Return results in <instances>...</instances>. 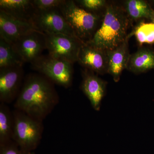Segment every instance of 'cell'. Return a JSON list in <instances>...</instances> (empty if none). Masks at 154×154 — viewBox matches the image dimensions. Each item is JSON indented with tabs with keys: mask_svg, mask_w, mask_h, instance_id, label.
I'll return each mask as SVG.
<instances>
[{
	"mask_svg": "<svg viewBox=\"0 0 154 154\" xmlns=\"http://www.w3.org/2000/svg\"><path fill=\"white\" fill-rule=\"evenodd\" d=\"M58 102V95L54 83L43 75L31 73L24 79L14 107L43 121Z\"/></svg>",
	"mask_w": 154,
	"mask_h": 154,
	"instance_id": "cell-1",
	"label": "cell"
},
{
	"mask_svg": "<svg viewBox=\"0 0 154 154\" xmlns=\"http://www.w3.org/2000/svg\"><path fill=\"white\" fill-rule=\"evenodd\" d=\"M132 26L121 2L108 1L102 24L86 44L103 50L113 49L129 38L128 31Z\"/></svg>",
	"mask_w": 154,
	"mask_h": 154,
	"instance_id": "cell-2",
	"label": "cell"
},
{
	"mask_svg": "<svg viewBox=\"0 0 154 154\" xmlns=\"http://www.w3.org/2000/svg\"><path fill=\"white\" fill-rule=\"evenodd\" d=\"M60 9L75 36L85 44L94 37L104 16L85 11L73 0H65Z\"/></svg>",
	"mask_w": 154,
	"mask_h": 154,
	"instance_id": "cell-3",
	"label": "cell"
},
{
	"mask_svg": "<svg viewBox=\"0 0 154 154\" xmlns=\"http://www.w3.org/2000/svg\"><path fill=\"white\" fill-rule=\"evenodd\" d=\"M13 141L20 148L32 152L40 143L43 134V121L17 109L13 110Z\"/></svg>",
	"mask_w": 154,
	"mask_h": 154,
	"instance_id": "cell-4",
	"label": "cell"
},
{
	"mask_svg": "<svg viewBox=\"0 0 154 154\" xmlns=\"http://www.w3.org/2000/svg\"><path fill=\"white\" fill-rule=\"evenodd\" d=\"M32 68L54 84L68 88L71 86L73 64L49 55H42L32 63Z\"/></svg>",
	"mask_w": 154,
	"mask_h": 154,
	"instance_id": "cell-5",
	"label": "cell"
},
{
	"mask_svg": "<svg viewBox=\"0 0 154 154\" xmlns=\"http://www.w3.org/2000/svg\"><path fill=\"white\" fill-rule=\"evenodd\" d=\"M45 35L49 55L72 64L77 62L80 48L85 44L78 37L63 34Z\"/></svg>",
	"mask_w": 154,
	"mask_h": 154,
	"instance_id": "cell-6",
	"label": "cell"
},
{
	"mask_svg": "<svg viewBox=\"0 0 154 154\" xmlns=\"http://www.w3.org/2000/svg\"><path fill=\"white\" fill-rule=\"evenodd\" d=\"M29 22L35 30L44 33L63 34L77 37L60 8L36 10Z\"/></svg>",
	"mask_w": 154,
	"mask_h": 154,
	"instance_id": "cell-7",
	"label": "cell"
},
{
	"mask_svg": "<svg viewBox=\"0 0 154 154\" xmlns=\"http://www.w3.org/2000/svg\"><path fill=\"white\" fill-rule=\"evenodd\" d=\"M23 66L0 69V102L8 104L16 101L24 81Z\"/></svg>",
	"mask_w": 154,
	"mask_h": 154,
	"instance_id": "cell-8",
	"label": "cell"
},
{
	"mask_svg": "<svg viewBox=\"0 0 154 154\" xmlns=\"http://www.w3.org/2000/svg\"><path fill=\"white\" fill-rule=\"evenodd\" d=\"M14 50L25 63H32L46 49L45 33L33 30L12 44Z\"/></svg>",
	"mask_w": 154,
	"mask_h": 154,
	"instance_id": "cell-9",
	"label": "cell"
},
{
	"mask_svg": "<svg viewBox=\"0 0 154 154\" xmlns=\"http://www.w3.org/2000/svg\"><path fill=\"white\" fill-rule=\"evenodd\" d=\"M81 89L89 99L94 110L99 111L106 94L107 82L94 72L85 69L82 73Z\"/></svg>",
	"mask_w": 154,
	"mask_h": 154,
	"instance_id": "cell-10",
	"label": "cell"
},
{
	"mask_svg": "<svg viewBox=\"0 0 154 154\" xmlns=\"http://www.w3.org/2000/svg\"><path fill=\"white\" fill-rule=\"evenodd\" d=\"M77 62L85 69L97 75L108 74L106 51L84 44L80 48Z\"/></svg>",
	"mask_w": 154,
	"mask_h": 154,
	"instance_id": "cell-11",
	"label": "cell"
},
{
	"mask_svg": "<svg viewBox=\"0 0 154 154\" xmlns=\"http://www.w3.org/2000/svg\"><path fill=\"white\" fill-rule=\"evenodd\" d=\"M36 30L30 22L0 11V38L13 44L20 38Z\"/></svg>",
	"mask_w": 154,
	"mask_h": 154,
	"instance_id": "cell-12",
	"label": "cell"
},
{
	"mask_svg": "<svg viewBox=\"0 0 154 154\" xmlns=\"http://www.w3.org/2000/svg\"><path fill=\"white\" fill-rule=\"evenodd\" d=\"M129 38L113 49L106 51L108 59V74L115 82H119L122 72L126 69L130 56Z\"/></svg>",
	"mask_w": 154,
	"mask_h": 154,
	"instance_id": "cell-13",
	"label": "cell"
},
{
	"mask_svg": "<svg viewBox=\"0 0 154 154\" xmlns=\"http://www.w3.org/2000/svg\"><path fill=\"white\" fill-rule=\"evenodd\" d=\"M126 69L136 75L154 69V48L139 46L136 51L130 54Z\"/></svg>",
	"mask_w": 154,
	"mask_h": 154,
	"instance_id": "cell-14",
	"label": "cell"
},
{
	"mask_svg": "<svg viewBox=\"0 0 154 154\" xmlns=\"http://www.w3.org/2000/svg\"><path fill=\"white\" fill-rule=\"evenodd\" d=\"M0 11L29 22L36 9L32 0H1Z\"/></svg>",
	"mask_w": 154,
	"mask_h": 154,
	"instance_id": "cell-15",
	"label": "cell"
},
{
	"mask_svg": "<svg viewBox=\"0 0 154 154\" xmlns=\"http://www.w3.org/2000/svg\"><path fill=\"white\" fill-rule=\"evenodd\" d=\"M122 5L133 26L146 19L150 20L153 10L146 0H125Z\"/></svg>",
	"mask_w": 154,
	"mask_h": 154,
	"instance_id": "cell-16",
	"label": "cell"
},
{
	"mask_svg": "<svg viewBox=\"0 0 154 154\" xmlns=\"http://www.w3.org/2000/svg\"><path fill=\"white\" fill-rule=\"evenodd\" d=\"M14 116L7 104L0 102V146L13 141Z\"/></svg>",
	"mask_w": 154,
	"mask_h": 154,
	"instance_id": "cell-17",
	"label": "cell"
},
{
	"mask_svg": "<svg viewBox=\"0 0 154 154\" xmlns=\"http://www.w3.org/2000/svg\"><path fill=\"white\" fill-rule=\"evenodd\" d=\"M24 61L14 50L12 44L0 38V69L23 66Z\"/></svg>",
	"mask_w": 154,
	"mask_h": 154,
	"instance_id": "cell-18",
	"label": "cell"
},
{
	"mask_svg": "<svg viewBox=\"0 0 154 154\" xmlns=\"http://www.w3.org/2000/svg\"><path fill=\"white\" fill-rule=\"evenodd\" d=\"M135 36L139 46L154 44V24L143 21L137 23L130 32L128 38Z\"/></svg>",
	"mask_w": 154,
	"mask_h": 154,
	"instance_id": "cell-19",
	"label": "cell"
},
{
	"mask_svg": "<svg viewBox=\"0 0 154 154\" xmlns=\"http://www.w3.org/2000/svg\"><path fill=\"white\" fill-rule=\"evenodd\" d=\"M74 2L81 8L99 15L104 14L108 2L107 0H75Z\"/></svg>",
	"mask_w": 154,
	"mask_h": 154,
	"instance_id": "cell-20",
	"label": "cell"
},
{
	"mask_svg": "<svg viewBox=\"0 0 154 154\" xmlns=\"http://www.w3.org/2000/svg\"><path fill=\"white\" fill-rule=\"evenodd\" d=\"M65 0H32L33 6L36 10L45 11L60 8Z\"/></svg>",
	"mask_w": 154,
	"mask_h": 154,
	"instance_id": "cell-21",
	"label": "cell"
},
{
	"mask_svg": "<svg viewBox=\"0 0 154 154\" xmlns=\"http://www.w3.org/2000/svg\"><path fill=\"white\" fill-rule=\"evenodd\" d=\"M31 153L23 150L14 141L0 146V154H31Z\"/></svg>",
	"mask_w": 154,
	"mask_h": 154,
	"instance_id": "cell-22",
	"label": "cell"
},
{
	"mask_svg": "<svg viewBox=\"0 0 154 154\" xmlns=\"http://www.w3.org/2000/svg\"><path fill=\"white\" fill-rule=\"evenodd\" d=\"M152 9L154 11V0H147Z\"/></svg>",
	"mask_w": 154,
	"mask_h": 154,
	"instance_id": "cell-23",
	"label": "cell"
},
{
	"mask_svg": "<svg viewBox=\"0 0 154 154\" xmlns=\"http://www.w3.org/2000/svg\"><path fill=\"white\" fill-rule=\"evenodd\" d=\"M149 21L151 22H152L154 24V11L153 10L152 12L151 16L150 18Z\"/></svg>",
	"mask_w": 154,
	"mask_h": 154,
	"instance_id": "cell-24",
	"label": "cell"
},
{
	"mask_svg": "<svg viewBox=\"0 0 154 154\" xmlns=\"http://www.w3.org/2000/svg\"><path fill=\"white\" fill-rule=\"evenodd\" d=\"M31 154H35V152H32L31 153Z\"/></svg>",
	"mask_w": 154,
	"mask_h": 154,
	"instance_id": "cell-25",
	"label": "cell"
}]
</instances>
